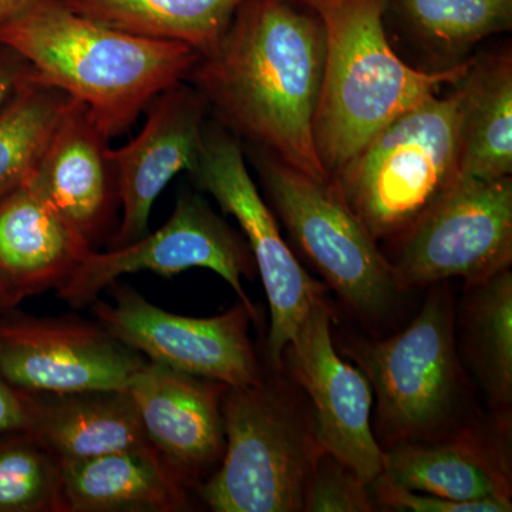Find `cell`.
Listing matches in <instances>:
<instances>
[{"label": "cell", "instance_id": "obj_19", "mask_svg": "<svg viewBox=\"0 0 512 512\" xmlns=\"http://www.w3.org/2000/svg\"><path fill=\"white\" fill-rule=\"evenodd\" d=\"M64 512H184L192 488L153 447L59 461Z\"/></svg>", "mask_w": 512, "mask_h": 512}, {"label": "cell", "instance_id": "obj_13", "mask_svg": "<svg viewBox=\"0 0 512 512\" xmlns=\"http://www.w3.org/2000/svg\"><path fill=\"white\" fill-rule=\"evenodd\" d=\"M333 309L325 296L313 302L282 357L305 392L320 450L372 484L383 470V448L372 427L373 390L359 367L339 356L332 338Z\"/></svg>", "mask_w": 512, "mask_h": 512}, {"label": "cell", "instance_id": "obj_32", "mask_svg": "<svg viewBox=\"0 0 512 512\" xmlns=\"http://www.w3.org/2000/svg\"><path fill=\"white\" fill-rule=\"evenodd\" d=\"M292 2L298 3V5L305 6L308 9H315L316 5L320 2V0H292Z\"/></svg>", "mask_w": 512, "mask_h": 512}, {"label": "cell", "instance_id": "obj_11", "mask_svg": "<svg viewBox=\"0 0 512 512\" xmlns=\"http://www.w3.org/2000/svg\"><path fill=\"white\" fill-rule=\"evenodd\" d=\"M107 291L113 302L99 298L93 303L96 320L150 362L228 387L254 386L264 379L249 338L254 319L244 303L212 318H190L158 308L119 281Z\"/></svg>", "mask_w": 512, "mask_h": 512}, {"label": "cell", "instance_id": "obj_21", "mask_svg": "<svg viewBox=\"0 0 512 512\" xmlns=\"http://www.w3.org/2000/svg\"><path fill=\"white\" fill-rule=\"evenodd\" d=\"M457 90L460 177L498 180L512 174V52L471 57Z\"/></svg>", "mask_w": 512, "mask_h": 512}, {"label": "cell", "instance_id": "obj_20", "mask_svg": "<svg viewBox=\"0 0 512 512\" xmlns=\"http://www.w3.org/2000/svg\"><path fill=\"white\" fill-rule=\"evenodd\" d=\"M25 394L28 431L57 461L153 447L127 389Z\"/></svg>", "mask_w": 512, "mask_h": 512}, {"label": "cell", "instance_id": "obj_16", "mask_svg": "<svg viewBox=\"0 0 512 512\" xmlns=\"http://www.w3.org/2000/svg\"><path fill=\"white\" fill-rule=\"evenodd\" d=\"M110 140L89 109L70 99L29 180L93 249L120 208Z\"/></svg>", "mask_w": 512, "mask_h": 512}, {"label": "cell", "instance_id": "obj_31", "mask_svg": "<svg viewBox=\"0 0 512 512\" xmlns=\"http://www.w3.org/2000/svg\"><path fill=\"white\" fill-rule=\"evenodd\" d=\"M30 0H0V25L18 16Z\"/></svg>", "mask_w": 512, "mask_h": 512}, {"label": "cell", "instance_id": "obj_23", "mask_svg": "<svg viewBox=\"0 0 512 512\" xmlns=\"http://www.w3.org/2000/svg\"><path fill=\"white\" fill-rule=\"evenodd\" d=\"M79 15L110 28L184 43L210 52L245 0H63Z\"/></svg>", "mask_w": 512, "mask_h": 512}, {"label": "cell", "instance_id": "obj_1", "mask_svg": "<svg viewBox=\"0 0 512 512\" xmlns=\"http://www.w3.org/2000/svg\"><path fill=\"white\" fill-rule=\"evenodd\" d=\"M325 49L318 13L292 0H245L187 82L248 147L330 181L313 138Z\"/></svg>", "mask_w": 512, "mask_h": 512}, {"label": "cell", "instance_id": "obj_28", "mask_svg": "<svg viewBox=\"0 0 512 512\" xmlns=\"http://www.w3.org/2000/svg\"><path fill=\"white\" fill-rule=\"evenodd\" d=\"M376 503L384 510L406 512H510L511 500L457 501L419 493L379 476L372 483Z\"/></svg>", "mask_w": 512, "mask_h": 512}, {"label": "cell", "instance_id": "obj_18", "mask_svg": "<svg viewBox=\"0 0 512 512\" xmlns=\"http://www.w3.org/2000/svg\"><path fill=\"white\" fill-rule=\"evenodd\" d=\"M380 476L393 483L457 501L511 500V463L504 441L477 429L440 439L383 447Z\"/></svg>", "mask_w": 512, "mask_h": 512}, {"label": "cell", "instance_id": "obj_4", "mask_svg": "<svg viewBox=\"0 0 512 512\" xmlns=\"http://www.w3.org/2000/svg\"><path fill=\"white\" fill-rule=\"evenodd\" d=\"M225 448L197 494L215 512L303 511L320 450L309 413L286 387L262 379L222 396Z\"/></svg>", "mask_w": 512, "mask_h": 512}, {"label": "cell", "instance_id": "obj_25", "mask_svg": "<svg viewBox=\"0 0 512 512\" xmlns=\"http://www.w3.org/2000/svg\"><path fill=\"white\" fill-rule=\"evenodd\" d=\"M70 99L33 74L0 109V198L28 183Z\"/></svg>", "mask_w": 512, "mask_h": 512}, {"label": "cell", "instance_id": "obj_27", "mask_svg": "<svg viewBox=\"0 0 512 512\" xmlns=\"http://www.w3.org/2000/svg\"><path fill=\"white\" fill-rule=\"evenodd\" d=\"M370 485L338 458L322 451L306 485L303 511H376V500Z\"/></svg>", "mask_w": 512, "mask_h": 512}, {"label": "cell", "instance_id": "obj_6", "mask_svg": "<svg viewBox=\"0 0 512 512\" xmlns=\"http://www.w3.org/2000/svg\"><path fill=\"white\" fill-rule=\"evenodd\" d=\"M387 124L330 181L376 241L409 228L458 178L457 90Z\"/></svg>", "mask_w": 512, "mask_h": 512}, {"label": "cell", "instance_id": "obj_29", "mask_svg": "<svg viewBox=\"0 0 512 512\" xmlns=\"http://www.w3.org/2000/svg\"><path fill=\"white\" fill-rule=\"evenodd\" d=\"M29 412L25 392L10 386L0 375V433L28 431Z\"/></svg>", "mask_w": 512, "mask_h": 512}, {"label": "cell", "instance_id": "obj_8", "mask_svg": "<svg viewBox=\"0 0 512 512\" xmlns=\"http://www.w3.org/2000/svg\"><path fill=\"white\" fill-rule=\"evenodd\" d=\"M386 255L400 289L464 279L477 284L512 264V177H460Z\"/></svg>", "mask_w": 512, "mask_h": 512}, {"label": "cell", "instance_id": "obj_24", "mask_svg": "<svg viewBox=\"0 0 512 512\" xmlns=\"http://www.w3.org/2000/svg\"><path fill=\"white\" fill-rule=\"evenodd\" d=\"M410 32L443 67L467 60L468 52L487 37L508 32L512 0H387Z\"/></svg>", "mask_w": 512, "mask_h": 512}, {"label": "cell", "instance_id": "obj_17", "mask_svg": "<svg viewBox=\"0 0 512 512\" xmlns=\"http://www.w3.org/2000/svg\"><path fill=\"white\" fill-rule=\"evenodd\" d=\"M90 251L29 181L0 198V295L10 308L57 291Z\"/></svg>", "mask_w": 512, "mask_h": 512}, {"label": "cell", "instance_id": "obj_33", "mask_svg": "<svg viewBox=\"0 0 512 512\" xmlns=\"http://www.w3.org/2000/svg\"><path fill=\"white\" fill-rule=\"evenodd\" d=\"M9 311H12V308H10L5 299H3V296L0 295V319H2Z\"/></svg>", "mask_w": 512, "mask_h": 512}, {"label": "cell", "instance_id": "obj_30", "mask_svg": "<svg viewBox=\"0 0 512 512\" xmlns=\"http://www.w3.org/2000/svg\"><path fill=\"white\" fill-rule=\"evenodd\" d=\"M33 74L32 66L19 53L0 45V109Z\"/></svg>", "mask_w": 512, "mask_h": 512}, {"label": "cell", "instance_id": "obj_22", "mask_svg": "<svg viewBox=\"0 0 512 512\" xmlns=\"http://www.w3.org/2000/svg\"><path fill=\"white\" fill-rule=\"evenodd\" d=\"M458 356L473 373L495 420L511 426L512 271L466 285L454 319Z\"/></svg>", "mask_w": 512, "mask_h": 512}, {"label": "cell", "instance_id": "obj_5", "mask_svg": "<svg viewBox=\"0 0 512 512\" xmlns=\"http://www.w3.org/2000/svg\"><path fill=\"white\" fill-rule=\"evenodd\" d=\"M454 319L453 296L440 282L402 332L340 348L369 380L386 446L440 439L460 429L466 386Z\"/></svg>", "mask_w": 512, "mask_h": 512}, {"label": "cell", "instance_id": "obj_2", "mask_svg": "<svg viewBox=\"0 0 512 512\" xmlns=\"http://www.w3.org/2000/svg\"><path fill=\"white\" fill-rule=\"evenodd\" d=\"M0 45L32 66L35 77L79 100L110 138L127 133L154 97L187 82L200 53L101 25L63 0H30L0 25Z\"/></svg>", "mask_w": 512, "mask_h": 512}, {"label": "cell", "instance_id": "obj_15", "mask_svg": "<svg viewBox=\"0 0 512 512\" xmlns=\"http://www.w3.org/2000/svg\"><path fill=\"white\" fill-rule=\"evenodd\" d=\"M227 387L150 360L127 386L151 446L195 493L224 454Z\"/></svg>", "mask_w": 512, "mask_h": 512}, {"label": "cell", "instance_id": "obj_26", "mask_svg": "<svg viewBox=\"0 0 512 512\" xmlns=\"http://www.w3.org/2000/svg\"><path fill=\"white\" fill-rule=\"evenodd\" d=\"M0 512H64L59 461L29 431L0 433Z\"/></svg>", "mask_w": 512, "mask_h": 512}, {"label": "cell", "instance_id": "obj_14", "mask_svg": "<svg viewBox=\"0 0 512 512\" xmlns=\"http://www.w3.org/2000/svg\"><path fill=\"white\" fill-rule=\"evenodd\" d=\"M208 104L181 82L151 100L146 121L126 146L111 148L119 184L121 218L109 248L124 247L150 232L151 212L175 175L190 171L201 153Z\"/></svg>", "mask_w": 512, "mask_h": 512}, {"label": "cell", "instance_id": "obj_12", "mask_svg": "<svg viewBox=\"0 0 512 512\" xmlns=\"http://www.w3.org/2000/svg\"><path fill=\"white\" fill-rule=\"evenodd\" d=\"M146 362L99 320L37 318L16 309L0 319V375L20 392L124 390Z\"/></svg>", "mask_w": 512, "mask_h": 512}, {"label": "cell", "instance_id": "obj_3", "mask_svg": "<svg viewBox=\"0 0 512 512\" xmlns=\"http://www.w3.org/2000/svg\"><path fill=\"white\" fill-rule=\"evenodd\" d=\"M387 0H320L325 66L313 138L329 177L400 114L413 109L466 73L456 66L420 70L397 56L386 28Z\"/></svg>", "mask_w": 512, "mask_h": 512}, {"label": "cell", "instance_id": "obj_10", "mask_svg": "<svg viewBox=\"0 0 512 512\" xmlns=\"http://www.w3.org/2000/svg\"><path fill=\"white\" fill-rule=\"evenodd\" d=\"M192 268L210 269L220 275L258 322L256 306L242 285V278L252 281L256 272L244 235L191 190L180 192L163 227L124 247L90 251L56 292L67 305L82 309L93 305L101 292L123 275L148 271L171 278Z\"/></svg>", "mask_w": 512, "mask_h": 512}, {"label": "cell", "instance_id": "obj_7", "mask_svg": "<svg viewBox=\"0 0 512 512\" xmlns=\"http://www.w3.org/2000/svg\"><path fill=\"white\" fill-rule=\"evenodd\" d=\"M248 151L272 211L309 264L356 318H386L403 291L379 241L332 181L315 180L259 148Z\"/></svg>", "mask_w": 512, "mask_h": 512}, {"label": "cell", "instance_id": "obj_9", "mask_svg": "<svg viewBox=\"0 0 512 512\" xmlns=\"http://www.w3.org/2000/svg\"><path fill=\"white\" fill-rule=\"evenodd\" d=\"M190 175L195 188L211 195L241 228L268 298L271 323L266 353L269 363L282 370L286 346L313 302L325 296V286L293 255L274 211L249 173L244 144L218 121L205 123L201 153Z\"/></svg>", "mask_w": 512, "mask_h": 512}]
</instances>
